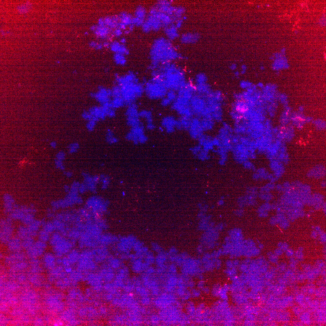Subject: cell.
<instances>
[{
  "label": "cell",
  "instance_id": "obj_23",
  "mask_svg": "<svg viewBox=\"0 0 326 326\" xmlns=\"http://www.w3.org/2000/svg\"><path fill=\"white\" fill-rule=\"evenodd\" d=\"M79 148V145L76 143H73L70 144L69 146V149L70 152H72L77 150Z\"/></svg>",
  "mask_w": 326,
  "mask_h": 326
},
{
  "label": "cell",
  "instance_id": "obj_25",
  "mask_svg": "<svg viewBox=\"0 0 326 326\" xmlns=\"http://www.w3.org/2000/svg\"><path fill=\"white\" fill-rule=\"evenodd\" d=\"M114 35L116 36H119L122 34L121 30L120 29L116 30L114 32Z\"/></svg>",
  "mask_w": 326,
  "mask_h": 326
},
{
  "label": "cell",
  "instance_id": "obj_6",
  "mask_svg": "<svg viewBox=\"0 0 326 326\" xmlns=\"http://www.w3.org/2000/svg\"><path fill=\"white\" fill-rule=\"evenodd\" d=\"M89 96L101 105L109 103L112 97L111 89L103 86H100L98 87L96 91L91 92Z\"/></svg>",
  "mask_w": 326,
  "mask_h": 326
},
{
  "label": "cell",
  "instance_id": "obj_16",
  "mask_svg": "<svg viewBox=\"0 0 326 326\" xmlns=\"http://www.w3.org/2000/svg\"><path fill=\"white\" fill-rule=\"evenodd\" d=\"M192 81L194 85H198L206 83L207 78L204 74L200 72L196 75Z\"/></svg>",
  "mask_w": 326,
  "mask_h": 326
},
{
  "label": "cell",
  "instance_id": "obj_18",
  "mask_svg": "<svg viewBox=\"0 0 326 326\" xmlns=\"http://www.w3.org/2000/svg\"><path fill=\"white\" fill-rule=\"evenodd\" d=\"M106 139L107 142L110 144L116 143L118 141V138L114 136L113 132L110 130H108L107 132Z\"/></svg>",
  "mask_w": 326,
  "mask_h": 326
},
{
  "label": "cell",
  "instance_id": "obj_28",
  "mask_svg": "<svg viewBox=\"0 0 326 326\" xmlns=\"http://www.w3.org/2000/svg\"><path fill=\"white\" fill-rule=\"evenodd\" d=\"M120 43H122L123 44H124V43H126V40L125 38H122L121 39V40H120Z\"/></svg>",
  "mask_w": 326,
  "mask_h": 326
},
{
  "label": "cell",
  "instance_id": "obj_2",
  "mask_svg": "<svg viewBox=\"0 0 326 326\" xmlns=\"http://www.w3.org/2000/svg\"><path fill=\"white\" fill-rule=\"evenodd\" d=\"M149 72L151 77L163 80L169 90L177 91L189 80L184 69L175 62L160 65Z\"/></svg>",
  "mask_w": 326,
  "mask_h": 326
},
{
  "label": "cell",
  "instance_id": "obj_19",
  "mask_svg": "<svg viewBox=\"0 0 326 326\" xmlns=\"http://www.w3.org/2000/svg\"><path fill=\"white\" fill-rule=\"evenodd\" d=\"M165 96L173 103L176 98L177 91L173 90H168Z\"/></svg>",
  "mask_w": 326,
  "mask_h": 326
},
{
  "label": "cell",
  "instance_id": "obj_20",
  "mask_svg": "<svg viewBox=\"0 0 326 326\" xmlns=\"http://www.w3.org/2000/svg\"><path fill=\"white\" fill-rule=\"evenodd\" d=\"M160 101L161 105L164 107H171L172 104V102L165 96Z\"/></svg>",
  "mask_w": 326,
  "mask_h": 326
},
{
  "label": "cell",
  "instance_id": "obj_10",
  "mask_svg": "<svg viewBox=\"0 0 326 326\" xmlns=\"http://www.w3.org/2000/svg\"><path fill=\"white\" fill-rule=\"evenodd\" d=\"M110 48L115 53H120L126 56L129 53V50L123 44H120L117 42H113L111 44Z\"/></svg>",
  "mask_w": 326,
  "mask_h": 326
},
{
  "label": "cell",
  "instance_id": "obj_21",
  "mask_svg": "<svg viewBox=\"0 0 326 326\" xmlns=\"http://www.w3.org/2000/svg\"><path fill=\"white\" fill-rule=\"evenodd\" d=\"M82 118L88 121L92 120V117L88 111H84L82 114Z\"/></svg>",
  "mask_w": 326,
  "mask_h": 326
},
{
  "label": "cell",
  "instance_id": "obj_7",
  "mask_svg": "<svg viewBox=\"0 0 326 326\" xmlns=\"http://www.w3.org/2000/svg\"><path fill=\"white\" fill-rule=\"evenodd\" d=\"M191 137L198 140L203 135V130L202 127L200 118L193 116L187 130Z\"/></svg>",
  "mask_w": 326,
  "mask_h": 326
},
{
  "label": "cell",
  "instance_id": "obj_1",
  "mask_svg": "<svg viewBox=\"0 0 326 326\" xmlns=\"http://www.w3.org/2000/svg\"><path fill=\"white\" fill-rule=\"evenodd\" d=\"M114 84L119 87L120 96L125 102L126 107L136 103L144 95L143 79H141L137 74L133 71L115 74Z\"/></svg>",
  "mask_w": 326,
  "mask_h": 326
},
{
  "label": "cell",
  "instance_id": "obj_24",
  "mask_svg": "<svg viewBox=\"0 0 326 326\" xmlns=\"http://www.w3.org/2000/svg\"><path fill=\"white\" fill-rule=\"evenodd\" d=\"M155 127V125L154 123H147L146 126V128L148 130H154Z\"/></svg>",
  "mask_w": 326,
  "mask_h": 326
},
{
  "label": "cell",
  "instance_id": "obj_26",
  "mask_svg": "<svg viewBox=\"0 0 326 326\" xmlns=\"http://www.w3.org/2000/svg\"><path fill=\"white\" fill-rule=\"evenodd\" d=\"M50 145L53 148H55L56 146V142L53 141L50 143Z\"/></svg>",
  "mask_w": 326,
  "mask_h": 326
},
{
  "label": "cell",
  "instance_id": "obj_8",
  "mask_svg": "<svg viewBox=\"0 0 326 326\" xmlns=\"http://www.w3.org/2000/svg\"><path fill=\"white\" fill-rule=\"evenodd\" d=\"M177 118L171 115H168L163 117L161 120L162 128L168 133L174 132L176 129Z\"/></svg>",
  "mask_w": 326,
  "mask_h": 326
},
{
  "label": "cell",
  "instance_id": "obj_4",
  "mask_svg": "<svg viewBox=\"0 0 326 326\" xmlns=\"http://www.w3.org/2000/svg\"><path fill=\"white\" fill-rule=\"evenodd\" d=\"M143 80L144 95L151 100L160 101L169 90L164 81L160 78L150 76Z\"/></svg>",
  "mask_w": 326,
  "mask_h": 326
},
{
  "label": "cell",
  "instance_id": "obj_3",
  "mask_svg": "<svg viewBox=\"0 0 326 326\" xmlns=\"http://www.w3.org/2000/svg\"><path fill=\"white\" fill-rule=\"evenodd\" d=\"M168 40L159 39L154 42L149 53L151 63L149 66V70L160 65L175 62L183 58L173 47Z\"/></svg>",
  "mask_w": 326,
  "mask_h": 326
},
{
  "label": "cell",
  "instance_id": "obj_14",
  "mask_svg": "<svg viewBox=\"0 0 326 326\" xmlns=\"http://www.w3.org/2000/svg\"><path fill=\"white\" fill-rule=\"evenodd\" d=\"M110 103L112 107L116 110L126 107L125 102L120 97H112Z\"/></svg>",
  "mask_w": 326,
  "mask_h": 326
},
{
  "label": "cell",
  "instance_id": "obj_15",
  "mask_svg": "<svg viewBox=\"0 0 326 326\" xmlns=\"http://www.w3.org/2000/svg\"><path fill=\"white\" fill-rule=\"evenodd\" d=\"M126 56L123 54L115 53L113 56V59L115 63L119 66H123L127 62Z\"/></svg>",
  "mask_w": 326,
  "mask_h": 326
},
{
  "label": "cell",
  "instance_id": "obj_12",
  "mask_svg": "<svg viewBox=\"0 0 326 326\" xmlns=\"http://www.w3.org/2000/svg\"><path fill=\"white\" fill-rule=\"evenodd\" d=\"M199 37V35L197 34L187 33L182 36L181 40L183 43H194L197 41Z\"/></svg>",
  "mask_w": 326,
  "mask_h": 326
},
{
  "label": "cell",
  "instance_id": "obj_9",
  "mask_svg": "<svg viewBox=\"0 0 326 326\" xmlns=\"http://www.w3.org/2000/svg\"><path fill=\"white\" fill-rule=\"evenodd\" d=\"M193 117H180L177 119L176 129L179 130H188L192 119Z\"/></svg>",
  "mask_w": 326,
  "mask_h": 326
},
{
  "label": "cell",
  "instance_id": "obj_17",
  "mask_svg": "<svg viewBox=\"0 0 326 326\" xmlns=\"http://www.w3.org/2000/svg\"><path fill=\"white\" fill-rule=\"evenodd\" d=\"M146 14V12L145 9L141 6L138 7L135 12V17L143 21H145Z\"/></svg>",
  "mask_w": 326,
  "mask_h": 326
},
{
  "label": "cell",
  "instance_id": "obj_13",
  "mask_svg": "<svg viewBox=\"0 0 326 326\" xmlns=\"http://www.w3.org/2000/svg\"><path fill=\"white\" fill-rule=\"evenodd\" d=\"M139 115L141 120H144L146 123H153V115L150 110L147 109L140 110Z\"/></svg>",
  "mask_w": 326,
  "mask_h": 326
},
{
  "label": "cell",
  "instance_id": "obj_27",
  "mask_svg": "<svg viewBox=\"0 0 326 326\" xmlns=\"http://www.w3.org/2000/svg\"><path fill=\"white\" fill-rule=\"evenodd\" d=\"M303 297L302 296H298V297L297 298V301H298L299 300L300 301H299V302H300V301H302V300L303 299Z\"/></svg>",
  "mask_w": 326,
  "mask_h": 326
},
{
  "label": "cell",
  "instance_id": "obj_5",
  "mask_svg": "<svg viewBox=\"0 0 326 326\" xmlns=\"http://www.w3.org/2000/svg\"><path fill=\"white\" fill-rule=\"evenodd\" d=\"M125 139L135 145L144 144L148 139L145 133V127L143 124L130 128L125 136Z\"/></svg>",
  "mask_w": 326,
  "mask_h": 326
},
{
  "label": "cell",
  "instance_id": "obj_11",
  "mask_svg": "<svg viewBox=\"0 0 326 326\" xmlns=\"http://www.w3.org/2000/svg\"><path fill=\"white\" fill-rule=\"evenodd\" d=\"M177 29L175 24H173L165 27V33L169 40L177 37L178 36Z\"/></svg>",
  "mask_w": 326,
  "mask_h": 326
},
{
  "label": "cell",
  "instance_id": "obj_22",
  "mask_svg": "<svg viewBox=\"0 0 326 326\" xmlns=\"http://www.w3.org/2000/svg\"><path fill=\"white\" fill-rule=\"evenodd\" d=\"M96 122L92 120L88 121L87 124V127L89 130L91 131L94 129Z\"/></svg>",
  "mask_w": 326,
  "mask_h": 326
}]
</instances>
